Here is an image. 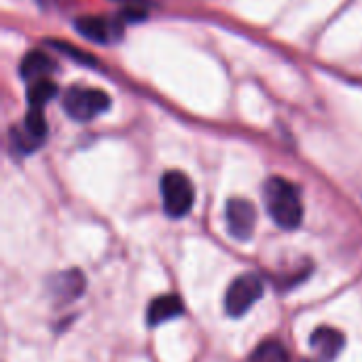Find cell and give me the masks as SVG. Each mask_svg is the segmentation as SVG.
<instances>
[{
    "mask_svg": "<svg viewBox=\"0 0 362 362\" xmlns=\"http://www.w3.org/2000/svg\"><path fill=\"white\" fill-rule=\"evenodd\" d=\"M263 199L269 216L282 229H297L303 221V204L299 189L280 176H274L265 182Z\"/></svg>",
    "mask_w": 362,
    "mask_h": 362,
    "instance_id": "6da1fadb",
    "label": "cell"
},
{
    "mask_svg": "<svg viewBox=\"0 0 362 362\" xmlns=\"http://www.w3.org/2000/svg\"><path fill=\"white\" fill-rule=\"evenodd\" d=\"M161 199H163V210L168 216L172 218L187 216L195 202V189H193L191 178L178 170L165 172L161 178Z\"/></svg>",
    "mask_w": 362,
    "mask_h": 362,
    "instance_id": "7a4b0ae2",
    "label": "cell"
},
{
    "mask_svg": "<svg viewBox=\"0 0 362 362\" xmlns=\"http://www.w3.org/2000/svg\"><path fill=\"white\" fill-rule=\"evenodd\" d=\"M108 108H110V98L102 89L74 85L64 95V110L68 112L70 119L81 121V123L95 119Z\"/></svg>",
    "mask_w": 362,
    "mask_h": 362,
    "instance_id": "3957f363",
    "label": "cell"
},
{
    "mask_svg": "<svg viewBox=\"0 0 362 362\" xmlns=\"http://www.w3.org/2000/svg\"><path fill=\"white\" fill-rule=\"evenodd\" d=\"M263 297V280L255 274H244L231 282L225 295V312L231 318L244 316Z\"/></svg>",
    "mask_w": 362,
    "mask_h": 362,
    "instance_id": "277c9868",
    "label": "cell"
},
{
    "mask_svg": "<svg viewBox=\"0 0 362 362\" xmlns=\"http://www.w3.org/2000/svg\"><path fill=\"white\" fill-rule=\"evenodd\" d=\"M47 138V121L40 108H30L21 129H11L13 146L21 153H32Z\"/></svg>",
    "mask_w": 362,
    "mask_h": 362,
    "instance_id": "5b68a950",
    "label": "cell"
},
{
    "mask_svg": "<svg viewBox=\"0 0 362 362\" xmlns=\"http://www.w3.org/2000/svg\"><path fill=\"white\" fill-rule=\"evenodd\" d=\"M225 218H227V227L229 233L238 240H250L255 233V225H257V210L248 199L235 197L229 199L227 210H225Z\"/></svg>",
    "mask_w": 362,
    "mask_h": 362,
    "instance_id": "8992f818",
    "label": "cell"
},
{
    "mask_svg": "<svg viewBox=\"0 0 362 362\" xmlns=\"http://www.w3.org/2000/svg\"><path fill=\"white\" fill-rule=\"evenodd\" d=\"M81 36H85L91 42H112L121 38V23L110 17H98V15H83L74 21Z\"/></svg>",
    "mask_w": 362,
    "mask_h": 362,
    "instance_id": "52a82bcc",
    "label": "cell"
},
{
    "mask_svg": "<svg viewBox=\"0 0 362 362\" xmlns=\"http://www.w3.org/2000/svg\"><path fill=\"white\" fill-rule=\"evenodd\" d=\"M346 337L331 327H320L312 333L310 346H312V358L308 362H333L344 350Z\"/></svg>",
    "mask_w": 362,
    "mask_h": 362,
    "instance_id": "ba28073f",
    "label": "cell"
},
{
    "mask_svg": "<svg viewBox=\"0 0 362 362\" xmlns=\"http://www.w3.org/2000/svg\"><path fill=\"white\" fill-rule=\"evenodd\" d=\"M182 301L180 297L176 295H163V297H157L155 301H151L148 305V312H146V322L148 327H157V325H163L168 320H174L178 316H182Z\"/></svg>",
    "mask_w": 362,
    "mask_h": 362,
    "instance_id": "9c48e42d",
    "label": "cell"
},
{
    "mask_svg": "<svg viewBox=\"0 0 362 362\" xmlns=\"http://www.w3.org/2000/svg\"><path fill=\"white\" fill-rule=\"evenodd\" d=\"M53 70H55V62L45 51H38V49L30 51L19 64V74L30 83L47 78Z\"/></svg>",
    "mask_w": 362,
    "mask_h": 362,
    "instance_id": "30bf717a",
    "label": "cell"
},
{
    "mask_svg": "<svg viewBox=\"0 0 362 362\" xmlns=\"http://www.w3.org/2000/svg\"><path fill=\"white\" fill-rule=\"evenodd\" d=\"M57 95V85L49 78H40V81H34L28 85V91H25V98H28V104L30 108H40L53 100Z\"/></svg>",
    "mask_w": 362,
    "mask_h": 362,
    "instance_id": "8fae6325",
    "label": "cell"
},
{
    "mask_svg": "<svg viewBox=\"0 0 362 362\" xmlns=\"http://www.w3.org/2000/svg\"><path fill=\"white\" fill-rule=\"evenodd\" d=\"M248 362H291V356L286 352V348L276 341V339H269V341H263L252 354Z\"/></svg>",
    "mask_w": 362,
    "mask_h": 362,
    "instance_id": "7c38bea8",
    "label": "cell"
}]
</instances>
